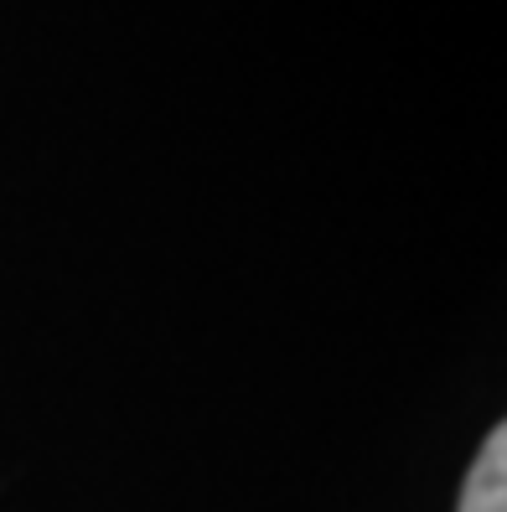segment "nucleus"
Returning a JSON list of instances; mask_svg holds the SVG:
<instances>
[{"instance_id":"obj_1","label":"nucleus","mask_w":507,"mask_h":512,"mask_svg":"<svg viewBox=\"0 0 507 512\" xmlns=\"http://www.w3.org/2000/svg\"><path fill=\"white\" fill-rule=\"evenodd\" d=\"M461 512H507V430L502 425L476 450L466 492H461Z\"/></svg>"}]
</instances>
